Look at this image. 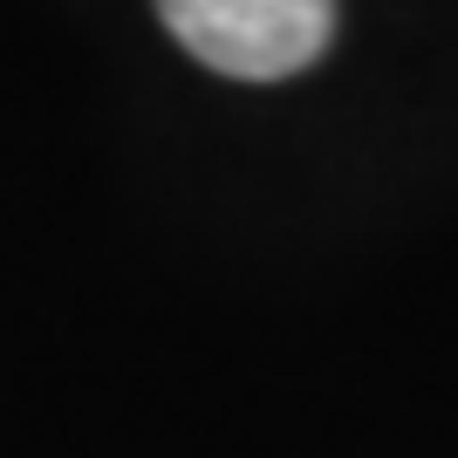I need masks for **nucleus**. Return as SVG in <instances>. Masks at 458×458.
Returning a JSON list of instances; mask_svg holds the SVG:
<instances>
[{"label": "nucleus", "instance_id": "1", "mask_svg": "<svg viewBox=\"0 0 458 458\" xmlns=\"http://www.w3.org/2000/svg\"><path fill=\"white\" fill-rule=\"evenodd\" d=\"M157 14L233 82H281L301 76L335 35V0H157Z\"/></svg>", "mask_w": 458, "mask_h": 458}]
</instances>
